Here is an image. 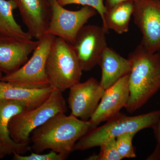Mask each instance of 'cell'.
<instances>
[{
  "instance_id": "obj_1",
  "label": "cell",
  "mask_w": 160,
  "mask_h": 160,
  "mask_svg": "<svg viewBox=\"0 0 160 160\" xmlns=\"http://www.w3.org/2000/svg\"><path fill=\"white\" fill-rule=\"evenodd\" d=\"M65 113H58L32 132L30 142L35 152L50 149L68 158L78 141L92 129L89 121Z\"/></svg>"
},
{
  "instance_id": "obj_2",
  "label": "cell",
  "mask_w": 160,
  "mask_h": 160,
  "mask_svg": "<svg viewBox=\"0 0 160 160\" xmlns=\"http://www.w3.org/2000/svg\"><path fill=\"white\" fill-rule=\"evenodd\" d=\"M129 97L125 108L129 113L144 106L160 89V51L151 52L141 44L128 55Z\"/></svg>"
},
{
  "instance_id": "obj_3",
  "label": "cell",
  "mask_w": 160,
  "mask_h": 160,
  "mask_svg": "<svg viewBox=\"0 0 160 160\" xmlns=\"http://www.w3.org/2000/svg\"><path fill=\"white\" fill-rule=\"evenodd\" d=\"M160 118V110L145 114L129 116L119 112L107 121L103 126L91 129L78 141L74 151H84L99 147L103 143L121 135L131 133L136 134L143 129H153Z\"/></svg>"
},
{
  "instance_id": "obj_4",
  "label": "cell",
  "mask_w": 160,
  "mask_h": 160,
  "mask_svg": "<svg viewBox=\"0 0 160 160\" xmlns=\"http://www.w3.org/2000/svg\"><path fill=\"white\" fill-rule=\"evenodd\" d=\"M63 92L54 89L40 106L32 109H26L16 115L9 122V134L15 142L29 145L32 132L42 126L52 117L67 110Z\"/></svg>"
},
{
  "instance_id": "obj_5",
  "label": "cell",
  "mask_w": 160,
  "mask_h": 160,
  "mask_svg": "<svg viewBox=\"0 0 160 160\" xmlns=\"http://www.w3.org/2000/svg\"><path fill=\"white\" fill-rule=\"evenodd\" d=\"M46 72L50 86L62 92L80 82L82 70L71 44L55 38L47 57Z\"/></svg>"
},
{
  "instance_id": "obj_6",
  "label": "cell",
  "mask_w": 160,
  "mask_h": 160,
  "mask_svg": "<svg viewBox=\"0 0 160 160\" xmlns=\"http://www.w3.org/2000/svg\"><path fill=\"white\" fill-rule=\"evenodd\" d=\"M56 37L50 34L43 36L38 40V44L30 58L14 72L3 76L1 81L29 89L50 86L46 74V62Z\"/></svg>"
},
{
  "instance_id": "obj_7",
  "label": "cell",
  "mask_w": 160,
  "mask_h": 160,
  "mask_svg": "<svg viewBox=\"0 0 160 160\" xmlns=\"http://www.w3.org/2000/svg\"><path fill=\"white\" fill-rule=\"evenodd\" d=\"M51 8V18L46 34L61 38L72 44L80 29L97 13L93 8L83 6L79 10L65 9L57 0H48Z\"/></svg>"
},
{
  "instance_id": "obj_8",
  "label": "cell",
  "mask_w": 160,
  "mask_h": 160,
  "mask_svg": "<svg viewBox=\"0 0 160 160\" xmlns=\"http://www.w3.org/2000/svg\"><path fill=\"white\" fill-rule=\"evenodd\" d=\"M132 16L142 34L141 45L147 51H160V0H134Z\"/></svg>"
},
{
  "instance_id": "obj_9",
  "label": "cell",
  "mask_w": 160,
  "mask_h": 160,
  "mask_svg": "<svg viewBox=\"0 0 160 160\" xmlns=\"http://www.w3.org/2000/svg\"><path fill=\"white\" fill-rule=\"evenodd\" d=\"M106 32L102 27L85 25L71 44L82 71H89L98 65L100 58L107 46Z\"/></svg>"
},
{
  "instance_id": "obj_10",
  "label": "cell",
  "mask_w": 160,
  "mask_h": 160,
  "mask_svg": "<svg viewBox=\"0 0 160 160\" xmlns=\"http://www.w3.org/2000/svg\"><path fill=\"white\" fill-rule=\"evenodd\" d=\"M105 90L94 78L72 86L68 99L70 115L83 121H89L96 110Z\"/></svg>"
},
{
  "instance_id": "obj_11",
  "label": "cell",
  "mask_w": 160,
  "mask_h": 160,
  "mask_svg": "<svg viewBox=\"0 0 160 160\" xmlns=\"http://www.w3.org/2000/svg\"><path fill=\"white\" fill-rule=\"evenodd\" d=\"M39 40H24L0 32V71L9 74L26 62Z\"/></svg>"
},
{
  "instance_id": "obj_12",
  "label": "cell",
  "mask_w": 160,
  "mask_h": 160,
  "mask_svg": "<svg viewBox=\"0 0 160 160\" xmlns=\"http://www.w3.org/2000/svg\"><path fill=\"white\" fill-rule=\"evenodd\" d=\"M128 75L105 89L96 110L89 120L92 129L108 121L120 112L122 108H125L129 97Z\"/></svg>"
},
{
  "instance_id": "obj_13",
  "label": "cell",
  "mask_w": 160,
  "mask_h": 160,
  "mask_svg": "<svg viewBox=\"0 0 160 160\" xmlns=\"http://www.w3.org/2000/svg\"><path fill=\"white\" fill-rule=\"evenodd\" d=\"M14 1L27 32L32 38L40 39L46 34L51 18V8L48 0Z\"/></svg>"
},
{
  "instance_id": "obj_14",
  "label": "cell",
  "mask_w": 160,
  "mask_h": 160,
  "mask_svg": "<svg viewBox=\"0 0 160 160\" xmlns=\"http://www.w3.org/2000/svg\"><path fill=\"white\" fill-rule=\"evenodd\" d=\"M26 103L11 100H0V147L5 156L15 153L25 154L30 150L29 145L15 142L9 134V126L12 118L26 109Z\"/></svg>"
},
{
  "instance_id": "obj_15",
  "label": "cell",
  "mask_w": 160,
  "mask_h": 160,
  "mask_svg": "<svg viewBox=\"0 0 160 160\" xmlns=\"http://www.w3.org/2000/svg\"><path fill=\"white\" fill-rule=\"evenodd\" d=\"M98 65L102 69L100 85L105 90L129 74L131 69L129 59L123 57L108 46L102 53Z\"/></svg>"
},
{
  "instance_id": "obj_16",
  "label": "cell",
  "mask_w": 160,
  "mask_h": 160,
  "mask_svg": "<svg viewBox=\"0 0 160 160\" xmlns=\"http://www.w3.org/2000/svg\"><path fill=\"white\" fill-rule=\"evenodd\" d=\"M52 86L42 89H29L0 81V100H11L26 103L29 109L42 105L51 94Z\"/></svg>"
},
{
  "instance_id": "obj_17",
  "label": "cell",
  "mask_w": 160,
  "mask_h": 160,
  "mask_svg": "<svg viewBox=\"0 0 160 160\" xmlns=\"http://www.w3.org/2000/svg\"><path fill=\"white\" fill-rule=\"evenodd\" d=\"M134 1L120 3L107 10L102 26L106 33L109 29L119 34L129 31V22L134 10Z\"/></svg>"
},
{
  "instance_id": "obj_18",
  "label": "cell",
  "mask_w": 160,
  "mask_h": 160,
  "mask_svg": "<svg viewBox=\"0 0 160 160\" xmlns=\"http://www.w3.org/2000/svg\"><path fill=\"white\" fill-rule=\"evenodd\" d=\"M18 8L14 0H0V32L24 40H32L28 32L23 31L13 16V11Z\"/></svg>"
},
{
  "instance_id": "obj_19",
  "label": "cell",
  "mask_w": 160,
  "mask_h": 160,
  "mask_svg": "<svg viewBox=\"0 0 160 160\" xmlns=\"http://www.w3.org/2000/svg\"><path fill=\"white\" fill-rule=\"evenodd\" d=\"M101 149L98 155H92L86 160H121L123 159L120 155L117 147L116 138L106 141L99 146Z\"/></svg>"
},
{
  "instance_id": "obj_20",
  "label": "cell",
  "mask_w": 160,
  "mask_h": 160,
  "mask_svg": "<svg viewBox=\"0 0 160 160\" xmlns=\"http://www.w3.org/2000/svg\"><path fill=\"white\" fill-rule=\"evenodd\" d=\"M136 134L131 132L121 135L116 138L118 152L122 158L136 157L132 139Z\"/></svg>"
},
{
  "instance_id": "obj_21",
  "label": "cell",
  "mask_w": 160,
  "mask_h": 160,
  "mask_svg": "<svg viewBox=\"0 0 160 160\" xmlns=\"http://www.w3.org/2000/svg\"><path fill=\"white\" fill-rule=\"evenodd\" d=\"M104 0H57L60 5L65 6L69 5H79L88 6L93 8L100 14L102 22L106 13V6L104 3Z\"/></svg>"
},
{
  "instance_id": "obj_22",
  "label": "cell",
  "mask_w": 160,
  "mask_h": 160,
  "mask_svg": "<svg viewBox=\"0 0 160 160\" xmlns=\"http://www.w3.org/2000/svg\"><path fill=\"white\" fill-rule=\"evenodd\" d=\"M67 157L60 153L51 151L49 153L41 154V153L32 152L28 155L15 153L13 154V160H65Z\"/></svg>"
},
{
  "instance_id": "obj_23",
  "label": "cell",
  "mask_w": 160,
  "mask_h": 160,
  "mask_svg": "<svg viewBox=\"0 0 160 160\" xmlns=\"http://www.w3.org/2000/svg\"><path fill=\"white\" fill-rule=\"evenodd\" d=\"M155 135L157 142V146L153 154L151 155L149 157V159L152 158L154 159L155 158H160V118L154 128Z\"/></svg>"
},
{
  "instance_id": "obj_24",
  "label": "cell",
  "mask_w": 160,
  "mask_h": 160,
  "mask_svg": "<svg viewBox=\"0 0 160 160\" xmlns=\"http://www.w3.org/2000/svg\"><path fill=\"white\" fill-rule=\"evenodd\" d=\"M105 6L106 10L111 9L112 7L125 2H129V1H134V0H105Z\"/></svg>"
},
{
  "instance_id": "obj_25",
  "label": "cell",
  "mask_w": 160,
  "mask_h": 160,
  "mask_svg": "<svg viewBox=\"0 0 160 160\" xmlns=\"http://www.w3.org/2000/svg\"><path fill=\"white\" fill-rule=\"evenodd\" d=\"M5 156H6L4 155L2 151V149H1V147H0V159H3Z\"/></svg>"
},
{
  "instance_id": "obj_26",
  "label": "cell",
  "mask_w": 160,
  "mask_h": 160,
  "mask_svg": "<svg viewBox=\"0 0 160 160\" xmlns=\"http://www.w3.org/2000/svg\"><path fill=\"white\" fill-rule=\"evenodd\" d=\"M3 76L2 75V72L1 71H0V81H1V79L2 78Z\"/></svg>"
}]
</instances>
